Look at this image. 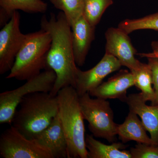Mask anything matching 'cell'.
Returning a JSON list of instances; mask_svg holds the SVG:
<instances>
[{
    "instance_id": "cell-20",
    "label": "cell",
    "mask_w": 158,
    "mask_h": 158,
    "mask_svg": "<svg viewBox=\"0 0 158 158\" xmlns=\"http://www.w3.org/2000/svg\"><path fill=\"white\" fill-rule=\"evenodd\" d=\"M56 9L61 10L71 27L84 14L86 0H49Z\"/></svg>"
},
{
    "instance_id": "cell-7",
    "label": "cell",
    "mask_w": 158,
    "mask_h": 158,
    "mask_svg": "<svg viewBox=\"0 0 158 158\" xmlns=\"http://www.w3.org/2000/svg\"><path fill=\"white\" fill-rule=\"evenodd\" d=\"M0 156L4 158H53L48 150L13 126L1 135Z\"/></svg>"
},
{
    "instance_id": "cell-24",
    "label": "cell",
    "mask_w": 158,
    "mask_h": 158,
    "mask_svg": "<svg viewBox=\"0 0 158 158\" xmlns=\"http://www.w3.org/2000/svg\"><path fill=\"white\" fill-rule=\"evenodd\" d=\"M152 52L148 53L138 54V56L142 58H156L158 59V40L154 41L151 44Z\"/></svg>"
},
{
    "instance_id": "cell-19",
    "label": "cell",
    "mask_w": 158,
    "mask_h": 158,
    "mask_svg": "<svg viewBox=\"0 0 158 158\" xmlns=\"http://www.w3.org/2000/svg\"><path fill=\"white\" fill-rule=\"evenodd\" d=\"M118 27L128 34L138 30L158 31V12L140 18L123 20L118 24Z\"/></svg>"
},
{
    "instance_id": "cell-21",
    "label": "cell",
    "mask_w": 158,
    "mask_h": 158,
    "mask_svg": "<svg viewBox=\"0 0 158 158\" xmlns=\"http://www.w3.org/2000/svg\"><path fill=\"white\" fill-rule=\"evenodd\" d=\"M113 3V0H86L83 15L91 26L96 27L106 10Z\"/></svg>"
},
{
    "instance_id": "cell-13",
    "label": "cell",
    "mask_w": 158,
    "mask_h": 158,
    "mask_svg": "<svg viewBox=\"0 0 158 158\" xmlns=\"http://www.w3.org/2000/svg\"><path fill=\"white\" fill-rule=\"evenodd\" d=\"M95 27L91 26L84 15L72 26V40L74 57L77 65L85 64L91 43L95 38Z\"/></svg>"
},
{
    "instance_id": "cell-2",
    "label": "cell",
    "mask_w": 158,
    "mask_h": 158,
    "mask_svg": "<svg viewBox=\"0 0 158 158\" xmlns=\"http://www.w3.org/2000/svg\"><path fill=\"white\" fill-rule=\"evenodd\" d=\"M19 105L11 124L30 139L48 127L59 113L57 95L49 92L30 94L23 98Z\"/></svg>"
},
{
    "instance_id": "cell-5",
    "label": "cell",
    "mask_w": 158,
    "mask_h": 158,
    "mask_svg": "<svg viewBox=\"0 0 158 158\" xmlns=\"http://www.w3.org/2000/svg\"><path fill=\"white\" fill-rule=\"evenodd\" d=\"M89 92L79 96L83 117L88 123V128L95 138L115 142L118 125L114 122V113L106 99L92 98Z\"/></svg>"
},
{
    "instance_id": "cell-16",
    "label": "cell",
    "mask_w": 158,
    "mask_h": 158,
    "mask_svg": "<svg viewBox=\"0 0 158 158\" xmlns=\"http://www.w3.org/2000/svg\"><path fill=\"white\" fill-rule=\"evenodd\" d=\"M85 143L89 158H132L130 151L125 150L128 145L123 143L114 142L107 145L89 135L85 137Z\"/></svg>"
},
{
    "instance_id": "cell-14",
    "label": "cell",
    "mask_w": 158,
    "mask_h": 158,
    "mask_svg": "<svg viewBox=\"0 0 158 158\" xmlns=\"http://www.w3.org/2000/svg\"><path fill=\"white\" fill-rule=\"evenodd\" d=\"M125 102L129 110L140 116L154 144L158 145V105L148 106L141 93L129 94Z\"/></svg>"
},
{
    "instance_id": "cell-1",
    "label": "cell",
    "mask_w": 158,
    "mask_h": 158,
    "mask_svg": "<svg viewBox=\"0 0 158 158\" xmlns=\"http://www.w3.org/2000/svg\"><path fill=\"white\" fill-rule=\"evenodd\" d=\"M41 29L51 34L52 42L47 58V69H52L57 78L49 92L57 95L62 88H75L77 67L74 57L71 27L62 11L56 16L51 13L49 19L44 15L40 21Z\"/></svg>"
},
{
    "instance_id": "cell-11",
    "label": "cell",
    "mask_w": 158,
    "mask_h": 158,
    "mask_svg": "<svg viewBox=\"0 0 158 158\" xmlns=\"http://www.w3.org/2000/svg\"><path fill=\"white\" fill-rule=\"evenodd\" d=\"M33 139L48 150L53 158H68V143L59 113L48 126Z\"/></svg>"
},
{
    "instance_id": "cell-6",
    "label": "cell",
    "mask_w": 158,
    "mask_h": 158,
    "mask_svg": "<svg viewBox=\"0 0 158 158\" xmlns=\"http://www.w3.org/2000/svg\"><path fill=\"white\" fill-rule=\"evenodd\" d=\"M56 78L54 70L45 69L18 88L0 94V123L11 125L16 108L23 98L34 92H50Z\"/></svg>"
},
{
    "instance_id": "cell-3",
    "label": "cell",
    "mask_w": 158,
    "mask_h": 158,
    "mask_svg": "<svg viewBox=\"0 0 158 158\" xmlns=\"http://www.w3.org/2000/svg\"><path fill=\"white\" fill-rule=\"evenodd\" d=\"M59 114L68 143V158H88L84 118L75 88L68 86L57 94Z\"/></svg>"
},
{
    "instance_id": "cell-8",
    "label": "cell",
    "mask_w": 158,
    "mask_h": 158,
    "mask_svg": "<svg viewBox=\"0 0 158 158\" xmlns=\"http://www.w3.org/2000/svg\"><path fill=\"white\" fill-rule=\"evenodd\" d=\"M20 15L14 11L11 19L0 31V74L11 70L18 53L25 40L26 34L20 29Z\"/></svg>"
},
{
    "instance_id": "cell-10",
    "label": "cell",
    "mask_w": 158,
    "mask_h": 158,
    "mask_svg": "<svg viewBox=\"0 0 158 158\" xmlns=\"http://www.w3.org/2000/svg\"><path fill=\"white\" fill-rule=\"evenodd\" d=\"M122 65L118 59L105 53L101 60L93 68L83 71L77 68L75 88L79 96L96 89L110 74L119 70Z\"/></svg>"
},
{
    "instance_id": "cell-17",
    "label": "cell",
    "mask_w": 158,
    "mask_h": 158,
    "mask_svg": "<svg viewBox=\"0 0 158 158\" xmlns=\"http://www.w3.org/2000/svg\"><path fill=\"white\" fill-rule=\"evenodd\" d=\"M0 25L9 22L14 11L20 10L28 13H44L47 3L42 0H0Z\"/></svg>"
},
{
    "instance_id": "cell-22",
    "label": "cell",
    "mask_w": 158,
    "mask_h": 158,
    "mask_svg": "<svg viewBox=\"0 0 158 158\" xmlns=\"http://www.w3.org/2000/svg\"><path fill=\"white\" fill-rule=\"evenodd\" d=\"M132 158H158V145L138 143L130 150Z\"/></svg>"
},
{
    "instance_id": "cell-15",
    "label": "cell",
    "mask_w": 158,
    "mask_h": 158,
    "mask_svg": "<svg viewBox=\"0 0 158 158\" xmlns=\"http://www.w3.org/2000/svg\"><path fill=\"white\" fill-rule=\"evenodd\" d=\"M129 111L124 122L117 126V135L119 139L123 143L134 141L138 143L154 144L150 137L148 135L147 131L138 115Z\"/></svg>"
},
{
    "instance_id": "cell-18",
    "label": "cell",
    "mask_w": 158,
    "mask_h": 158,
    "mask_svg": "<svg viewBox=\"0 0 158 158\" xmlns=\"http://www.w3.org/2000/svg\"><path fill=\"white\" fill-rule=\"evenodd\" d=\"M132 73L135 77V86L141 90V95L144 100L146 102H151L152 103L154 101L155 94L152 87V72L150 66L148 63H142L138 70Z\"/></svg>"
},
{
    "instance_id": "cell-9",
    "label": "cell",
    "mask_w": 158,
    "mask_h": 158,
    "mask_svg": "<svg viewBox=\"0 0 158 158\" xmlns=\"http://www.w3.org/2000/svg\"><path fill=\"white\" fill-rule=\"evenodd\" d=\"M106 39V53L118 59L122 66L130 71L138 70L142 63L135 56L137 50L132 44L129 34L119 28L110 27L105 33Z\"/></svg>"
},
{
    "instance_id": "cell-23",
    "label": "cell",
    "mask_w": 158,
    "mask_h": 158,
    "mask_svg": "<svg viewBox=\"0 0 158 158\" xmlns=\"http://www.w3.org/2000/svg\"><path fill=\"white\" fill-rule=\"evenodd\" d=\"M148 64L150 66L152 72L153 85L155 94V100L151 105H158V59L148 58Z\"/></svg>"
},
{
    "instance_id": "cell-12",
    "label": "cell",
    "mask_w": 158,
    "mask_h": 158,
    "mask_svg": "<svg viewBox=\"0 0 158 158\" xmlns=\"http://www.w3.org/2000/svg\"><path fill=\"white\" fill-rule=\"evenodd\" d=\"M135 85L134 74L131 71L123 69L98 88L89 92L90 96L104 99H118L125 102L127 90Z\"/></svg>"
},
{
    "instance_id": "cell-4",
    "label": "cell",
    "mask_w": 158,
    "mask_h": 158,
    "mask_svg": "<svg viewBox=\"0 0 158 158\" xmlns=\"http://www.w3.org/2000/svg\"><path fill=\"white\" fill-rule=\"evenodd\" d=\"M52 40L50 34L42 29L26 34L25 40L6 78L27 81L46 69Z\"/></svg>"
}]
</instances>
